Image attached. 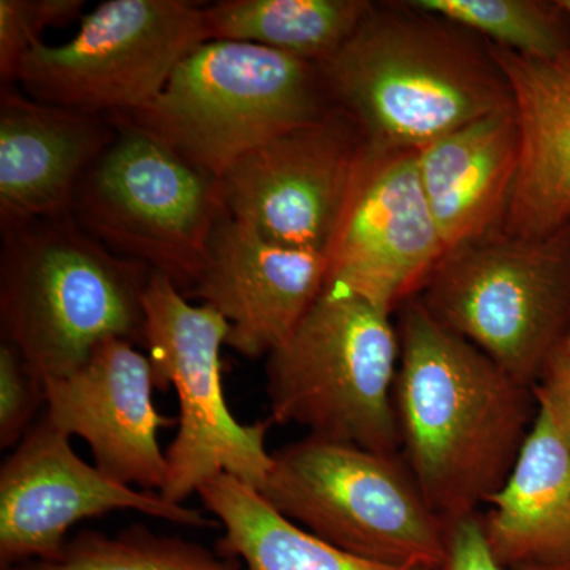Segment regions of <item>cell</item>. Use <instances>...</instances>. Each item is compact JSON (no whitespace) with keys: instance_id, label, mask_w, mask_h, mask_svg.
<instances>
[{"instance_id":"603a6c76","label":"cell","mask_w":570,"mask_h":570,"mask_svg":"<svg viewBox=\"0 0 570 570\" xmlns=\"http://www.w3.org/2000/svg\"><path fill=\"white\" fill-rule=\"evenodd\" d=\"M406 3L528 58H557L570 48V18L558 2L411 0Z\"/></svg>"},{"instance_id":"cb8c5ba5","label":"cell","mask_w":570,"mask_h":570,"mask_svg":"<svg viewBox=\"0 0 570 570\" xmlns=\"http://www.w3.org/2000/svg\"><path fill=\"white\" fill-rule=\"evenodd\" d=\"M82 0H0V77L13 85L26 56L45 31L80 18Z\"/></svg>"},{"instance_id":"9c48e42d","label":"cell","mask_w":570,"mask_h":570,"mask_svg":"<svg viewBox=\"0 0 570 570\" xmlns=\"http://www.w3.org/2000/svg\"><path fill=\"white\" fill-rule=\"evenodd\" d=\"M145 337L156 389L178 396V433L167 449L168 501L183 504L209 479L228 474L261 490L273 468L265 438L272 422L245 425L224 395L223 346L230 325L208 305H194L167 277L151 273L145 295Z\"/></svg>"},{"instance_id":"7c38bea8","label":"cell","mask_w":570,"mask_h":570,"mask_svg":"<svg viewBox=\"0 0 570 570\" xmlns=\"http://www.w3.org/2000/svg\"><path fill=\"white\" fill-rule=\"evenodd\" d=\"M135 510L187 528H217L200 510L124 485L75 453L70 436L41 419L0 468V568L48 560L82 520Z\"/></svg>"},{"instance_id":"f546056e","label":"cell","mask_w":570,"mask_h":570,"mask_svg":"<svg viewBox=\"0 0 570 570\" xmlns=\"http://www.w3.org/2000/svg\"><path fill=\"white\" fill-rule=\"evenodd\" d=\"M9 570H26L24 566H20V568H11Z\"/></svg>"},{"instance_id":"5bb4252c","label":"cell","mask_w":570,"mask_h":570,"mask_svg":"<svg viewBox=\"0 0 570 570\" xmlns=\"http://www.w3.org/2000/svg\"><path fill=\"white\" fill-rule=\"evenodd\" d=\"M148 355L124 337L97 344L80 367L43 382V419L91 448L96 466L124 485L160 493L167 482V453L159 433L178 425L153 403Z\"/></svg>"},{"instance_id":"ffe728a7","label":"cell","mask_w":570,"mask_h":570,"mask_svg":"<svg viewBox=\"0 0 570 570\" xmlns=\"http://www.w3.org/2000/svg\"><path fill=\"white\" fill-rule=\"evenodd\" d=\"M223 527L216 551L242 562L243 570H445V566H390L330 546L296 527L253 487L228 474L209 479L197 491Z\"/></svg>"},{"instance_id":"52a82bcc","label":"cell","mask_w":570,"mask_h":570,"mask_svg":"<svg viewBox=\"0 0 570 570\" xmlns=\"http://www.w3.org/2000/svg\"><path fill=\"white\" fill-rule=\"evenodd\" d=\"M258 493L296 527L355 557L448 564L450 524L397 455L307 436L273 453Z\"/></svg>"},{"instance_id":"d4e9b609","label":"cell","mask_w":570,"mask_h":570,"mask_svg":"<svg viewBox=\"0 0 570 570\" xmlns=\"http://www.w3.org/2000/svg\"><path fill=\"white\" fill-rule=\"evenodd\" d=\"M45 403L43 382L11 344L0 346V448L20 444Z\"/></svg>"},{"instance_id":"44dd1931","label":"cell","mask_w":570,"mask_h":570,"mask_svg":"<svg viewBox=\"0 0 570 570\" xmlns=\"http://www.w3.org/2000/svg\"><path fill=\"white\" fill-rule=\"evenodd\" d=\"M373 7L367 0H223L205 7L206 36L261 45L322 66Z\"/></svg>"},{"instance_id":"277c9868","label":"cell","mask_w":570,"mask_h":570,"mask_svg":"<svg viewBox=\"0 0 570 570\" xmlns=\"http://www.w3.org/2000/svg\"><path fill=\"white\" fill-rule=\"evenodd\" d=\"M335 105L316 63L246 41L208 40L130 124L216 179L246 154Z\"/></svg>"},{"instance_id":"9a60e30c","label":"cell","mask_w":570,"mask_h":570,"mask_svg":"<svg viewBox=\"0 0 570 570\" xmlns=\"http://www.w3.org/2000/svg\"><path fill=\"white\" fill-rule=\"evenodd\" d=\"M326 276V254L279 245L225 213L189 299H202L228 322L227 346L258 358L294 332Z\"/></svg>"},{"instance_id":"2e32d148","label":"cell","mask_w":570,"mask_h":570,"mask_svg":"<svg viewBox=\"0 0 570 570\" xmlns=\"http://www.w3.org/2000/svg\"><path fill=\"white\" fill-rule=\"evenodd\" d=\"M115 134L108 118L40 102L2 85V227L70 214L82 178Z\"/></svg>"},{"instance_id":"4dcf8cb0","label":"cell","mask_w":570,"mask_h":570,"mask_svg":"<svg viewBox=\"0 0 570 570\" xmlns=\"http://www.w3.org/2000/svg\"><path fill=\"white\" fill-rule=\"evenodd\" d=\"M568 341H570V336H569V340H568Z\"/></svg>"},{"instance_id":"7402d4cb","label":"cell","mask_w":570,"mask_h":570,"mask_svg":"<svg viewBox=\"0 0 570 570\" xmlns=\"http://www.w3.org/2000/svg\"><path fill=\"white\" fill-rule=\"evenodd\" d=\"M26 570H243L202 543L179 535L157 534L145 524H130L115 535L81 531L48 560L29 562Z\"/></svg>"},{"instance_id":"484cf974","label":"cell","mask_w":570,"mask_h":570,"mask_svg":"<svg viewBox=\"0 0 570 570\" xmlns=\"http://www.w3.org/2000/svg\"><path fill=\"white\" fill-rule=\"evenodd\" d=\"M532 393L539 411L550 420L570 452V341L550 360Z\"/></svg>"},{"instance_id":"7a4b0ae2","label":"cell","mask_w":570,"mask_h":570,"mask_svg":"<svg viewBox=\"0 0 570 570\" xmlns=\"http://www.w3.org/2000/svg\"><path fill=\"white\" fill-rule=\"evenodd\" d=\"M318 67L332 104L384 151H419L513 105L485 40L406 2L374 3Z\"/></svg>"},{"instance_id":"4fadbf2b","label":"cell","mask_w":570,"mask_h":570,"mask_svg":"<svg viewBox=\"0 0 570 570\" xmlns=\"http://www.w3.org/2000/svg\"><path fill=\"white\" fill-rule=\"evenodd\" d=\"M444 255L420 183L417 151L366 145L326 250V284L346 287L392 313L419 294Z\"/></svg>"},{"instance_id":"5b68a950","label":"cell","mask_w":570,"mask_h":570,"mask_svg":"<svg viewBox=\"0 0 570 570\" xmlns=\"http://www.w3.org/2000/svg\"><path fill=\"white\" fill-rule=\"evenodd\" d=\"M400 336L390 311L326 284L287 340L266 356L269 422L397 455Z\"/></svg>"},{"instance_id":"8fae6325","label":"cell","mask_w":570,"mask_h":570,"mask_svg":"<svg viewBox=\"0 0 570 570\" xmlns=\"http://www.w3.org/2000/svg\"><path fill=\"white\" fill-rule=\"evenodd\" d=\"M366 145L358 124L333 107L232 165L219 179L225 209L279 245L326 254Z\"/></svg>"},{"instance_id":"6da1fadb","label":"cell","mask_w":570,"mask_h":570,"mask_svg":"<svg viewBox=\"0 0 570 570\" xmlns=\"http://www.w3.org/2000/svg\"><path fill=\"white\" fill-rule=\"evenodd\" d=\"M401 306V445L428 504L450 524L502 489L534 425L535 397L417 296Z\"/></svg>"},{"instance_id":"d6986e66","label":"cell","mask_w":570,"mask_h":570,"mask_svg":"<svg viewBox=\"0 0 570 570\" xmlns=\"http://www.w3.org/2000/svg\"><path fill=\"white\" fill-rule=\"evenodd\" d=\"M487 504L483 532L502 568L570 566V452L539 409L509 479Z\"/></svg>"},{"instance_id":"4316f807","label":"cell","mask_w":570,"mask_h":570,"mask_svg":"<svg viewBox=\"0 0 570 570\" xmlns=\"http://www.w3.org/2000/svg\"><path fill=\"white\" fill-rule=\"evenodd\" d=\"M445 570H508L494 560L478 513L450 523Z\"/></svg>"},{"instance_id":"3957f363","label":"cell","mask_w":570,"mask_h":570,"mask_svg":"<svg viewBox=\"0 0 570 570\" xmlns=\"http://www.w3.org/2000/svg\"><path fill=\"white\" fill-rule=\"evenodd\" d=\"M0 324L41 382L73 373L108 337L142 344L151 269L111 253L71 214L2 227Z\"/></svg>"},{"instance_id":"83f0119b","label":"cell","mask_w":570,"mask_h":570,"mask_svg":"<svg viewBox=\"0 0 570 570\" xmlns=\"http://www.w3.org/2000/svg\"><path fill=\"white\" fill-rule=\"evenodd\" d=\"M558 3H560L561 9L564 10L570 18V0H558Z\"/></svg>"},{"instance_id":"8992f818","label":"cell","mask_w":570,"mask_h":570,"mask_svg":"<svg viewBox=\"0 0 570 570\" xmlns=\"http://www.w3.org/2000/svg\"><path fill=\"white\" fill-rule=\"evenodd\" d=\"M428 313L524 387L570 336V223L542 236L494 232L444 255L415 295Z\"/></svg>"},{"instance_id":"e0dca14e","label":"cell","mask_w":570,"mask_h":570,"mask_svg":"<svg viewBox=\"0 0 570 570\" xmlns=\"http://www.w3.org/2000/svg\"><path fill=\"white\" fill-rule=\"evenodd\" d=\"M489 50L509 82L520 134L519 168L501 232L551 234L570 223V48L551 59L491 43Z\"/></svg>"},{"instance_id":"30bf717a","label":"cell","mask_w":570,"mask_h":570,"mask_svg":"<svg viewBox=\"0 0 570 570\" xmlns=\"http://www.w3.org/2000/svg\"><path fill=\"white\" fill-rule=\"evenodd\" d=\"M205 41L198 3L107 0L81 18L73 39L33 48L14 81L40 102L115 118L151 102Z\"/></svg>"},{"instance_id":"f1b7e54d","label":"cell","mask_w":570,"mask_h":570,"mask_svg":"<svg viewBox=\"0 0 570 570\" xmlns=\"http://www.w3.org/2000/svg\"><path fill=\"white\" fill-rule=\"evenodd\" d=\"M521 570H570V566H561V568H527Z\"/></svg>"},{"instance_id":"ac0fdd59","label":"cell","mask_w":570,"mask_h":570,"mask_svg":"<svg viewBox=\"0 0 570 570\" xmlns=\"http://www.w3.org/2000/svg\"><path fill=\"white\" fill-rule=\"evenodd\" d=\"M519 154L513 105L419 149L420 183L445 255L501 230Z\"/></svg>"},{"instance_id":"ba28073f","label":"cell","mask_w":570,"mask_h":570,"mask_svg":"<svg viewBox=\"0 0 570 570\" xmlns=\"http://www.w3.org/2000/svg\"><path fill=\"white\" fill-rule=\"evenodd\" d=\"M110 121L115 138L82 178L70 214L100 245L189 298L227 213L219 179L137 127Z\"/></svg>"}]
</instances>
